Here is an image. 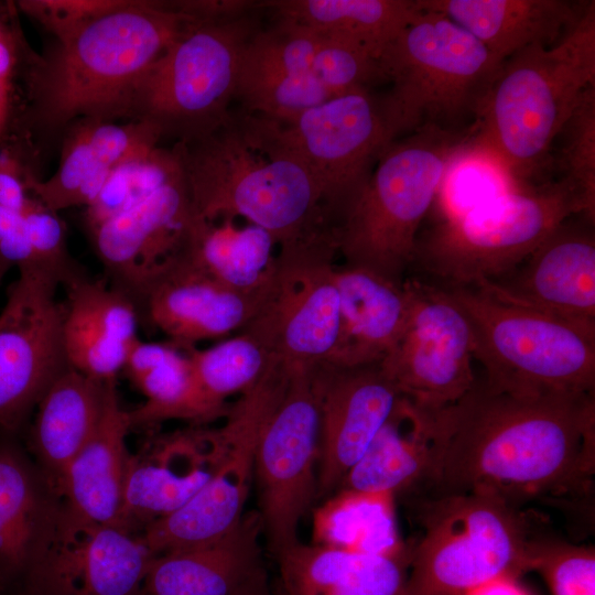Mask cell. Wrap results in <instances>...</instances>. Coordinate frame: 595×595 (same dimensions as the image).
<instances>
[{"label": "cell", "mask_w": 595, "mask_h": 595, "mask_svg": "<svg viewBox=\"0 0 595 595\" xmlns=\"http://www.w3.org/2000/svg\"><path fill=\"white\" fill-rule=\"evenodd\" d=\"M439 461L426 495L479 493L519 507L583 498L595 473V392H518L476 378L435 410Z\"/></svg>", "instance_id": "obj_1"}, {"label": "cell", "mask_w": 595, "mask_h": 595, "mask_svg": "<svg viewBox=\"0 0 595 595\" xmlns=\"http://www.w3.org/2000/svg\"><path fill=\"white\" fill-rule=\"evenodd\" d=\"M187 20L161 1L128 0L56 41L42 56L24 46L26 131L47 136L82 119L125 118L136 84Z\"/></svg>", "instance_id": "obj_2"}, {"label": "cell", "mask_w": 595, "mask_h": 595, "mask_svg": "<svg viewBox=\"0 0 595 595\" xmlns=\"http://www.w3.org/2000/svg\"><path fill=\"white\" fill-rule=\"evenodd\" d=\"M195 217H242L268 231L278 248L328 227L320 185L291 154L236 121L176 142Z\"/></svg>", "instance_id": "obj_3"}, {"label": "cell", "mask_w": 595, "mask_h": 595, "mask_svg": "<svg viewBox=\"0 0 595 595\" xmlns=\"http://www.w3.org/2000/svg\"><path fill=\"white\" fill-rule=\"evenodd\" d=\"M592 86L594 1L556 43L523 48L502 62L482 105L474 148L495 159L510 178H528Z\"/></svg>", "instance_id": "obj_4"}, {"label": "cell", "mask_w": 595, "mask_h": 595, "mask_svg": "<svg viewBox=\"0 0 595 595\" xmlns=\"http://www.w3.org/2000/svg\"><path fill=\"white\" fill-rule=\"evenodd\" d=\"M473 134L425 129L387 147L332 227L344 264L404 282L421 223Z\"/></svg>", "instance_id": "obj_5"}, {"label": "cell", "mask_w": 595, "mask_h": 595, "mask_svg": "<svg viewBox=\"0 0 595 595\" xmlns=\"http://www.w3.org/2000/svg\"><path fill=\"white\" fill-rule=\"evenodd\" d=\"M501 65L464 29L419 8L379 58L381 82L390 87L378 102L391 138L474 130Z\"/></svg>", "instance_id": "obj_6"}, {"label": "cell", "mask_w": 595, "mask_h": 595, "mask_svg": "<svg viewBox=\"0 0 595 595\" xmlns=\"http://www.w3.org/2000/svg\"><path fill=\"white\" fill-rule=\"evenodd\" d=\"M413 501L423 534L411 547L404 595H469L532 571L536 536L519 507L479 493Z\"/></svg>", "instance_id": "obj_7"}, {"label": "cell", "mask_w": 595, "mask_h": 595, "mask_svg": "<svg viewBox=\"0 0 595 595\" xmlns=\"http://www.w3.org/2000/svg\"><path fill=\"white\" fill-rule=\"evenodd\" d=\"M437 285L465 315L489 383L518 392H595V329L478 285Z\"/></svg>", "instance_id": "obj_8"}, {"label": "cell", "mask_w": 595, "mask_h": 595, "mask_svg": "<svg viewBox=\"0 0 595 595\" xmlns=\"http://www.w3.org/2000/svg\"><path fill=\"white\" fill-rule=\"evenodd\" d=\"M259 30L252 13L221 21L187 20L136 84L125 118L145 121L177 142L225 125L238 88L244 54Z\"/></svg>", "instance_id": "obj_9"}, {"label": "cell", "mask_w": 595, "mask_h": 595, "mask_svg": "<svg viewBox=\"0 0 595 595\" xmlns=\"http://www.w3.org/2000/svg\"><path fill=\"white\" fill-rule=\"evenodd\" d=\"M583 215L562 183L495 195L450 215L418 238L412 264L443 285H473L522 262L562 221Z\"/></svg>", "instance_id": "obj_10"}, {"label": "cell", "mask_w": 595, "mask_h": 595, "mask_svg": "<svg viewBox=\"0 0 595 595\" xmlns=\"http://www.w3.org/2000/svg\"><path fill=\"white\" fill-rule=\"evenodd\" d=\"M80 527L15 435L0 433V594L74 595L69 554Z\"/></svg>", "instance_id": "obj_11"}, {"label": "cell", "mask_w": 595, "mask_h": 595, "mask_svg": "<svg viewBox=\"0 0 595 595\" xmlns=\"http://www.w3.org/2000/svg\"><path fill=\"white\" fill-rule=\"evenodd\" d=\"M242 118L258 136L309 170L321 187L331 227L394 141L378 98L367 88L332 97L289 121L246 111Z\"/></svg>", "instance_id": "obj_12"}, {"label": "cell", "mask_w": 595, "mask_h": 595, "mask_svg": "<svg viewBox=\"0 0 595 595\" xmlns=\"http://www.w3.org/2000/svg\"><path fill=\"white\" fill-rule=\"evenodd\" d=\"M336 253L328 228L279 247L272 275L238 333L289 363H329L340 334Z\"/></svg>", "instance_id": "obj_13"}, {"label": "cell", "mask_w": 595, "mask_h": 595, "mask_svg": "<svg viewBox=\"0 0 595 595\" xmlns=\"http://www.w3.org/2000/svg\"><path fill=\"white\" fill-rule=\"evenodd\" d=\"M316 367L317 364H291L257 441L258 512L274 556L299 542L300 522L316 498L320 448Z\"/></svg>", "instance_id": "obj_14"}, {"label": "cell", "mask_w": 595, "mask_h": 595, "mask_svg": "<svg viewBox=\"0 0 595 595\" xmlns=\"http://www.w3.org/2000/svg\"><path fill=\"white\" fill-rule=\"evenodd\" d=\"M290 367V363L274 358L261 378L241 393L221 426L226 452L214 475L184 506L141 531L155 555L215 541L240 522L255 477L259 432Z\"/></svg>", "instance_id": "obj_15"}, {"label": "cell", "mask_w": 595, "mask_h": 595, "mask_svg": "<svg viewBox=\"0 0 595 595\" xmlns=\"http://www.w3.org/2000/svg\"><path fill=\"white\" fill-rule=\"evenodd\" d=\"M58 285L51 273L24 266L8 289L0 313V433L17 435L68 367Z\"/></svg>", "instance_id": "obj_16"}, {"label": "cell", "mask_w": 595, "mask_h": 595, "mask_svg": "<svg viewBox=\"0 0 595 595\" xmlns=\"http://www.w3.org/2000/svg\"><path fill=\"white\" fill-rule=\"evenodd\" d=\"M411 310L407 326L380 361L400 394L437 410L462 398L476 376L473 337L461 309L437 284L408 279Z\"/></svg>", "instance_id": "obj_17"}, {"label": "cell", "mask_w": 595, "mask_h": 595, "mask_svg": "<svg viewBox=\"0 0 595 595\" xmlns=\"http://www.w3.org/2000/svg\"><path fill=\"white\" fill-rule=\"evenodd\" d=\"M595 221H562L517 267L477 284L496 298L595 329Z\"/></svg>", "instance_id": "obj_18"}, {"label": "cell", "mask_w": 595, "mask_h": 595, "mask_svg": "<svg viewBox=\"0 0 595 595\" xmlns=\"http://www.w3.org/2000/svg\"><path fill=\"white\" fill-rule=\"evenodd\" d=\"M195 216L183 172L134 207L88 230L110 284L136 302L188 245Z\"/></svg>", "instance_id": "obj_19"}, {"label": "cell", "mask_w": 595, "mask_h": 595, "mask_svg": "<svg viewBox=\"0 0 595 595\" xmlns=\"http://www.w3.org/2000/svg\"><path fill=\"white\" fill-rule=\"evenodd\" d=\"M320 448L316 498L337 490L386 422L400 392L380 361L317 364Z\"/></svg>", "instance_id": "obj_20"}, {"label": "cell", "mask_w": 595, "mask_h": 595, "mask_svg": "<svg viewBox=\"0 0 595 595\" xmlns=\"http://www.w3.org/2000/svg\"><path fill=\"white\" fill-rule=\"evenodd\" d=\"M225 452L221 428L197 425L129 453L118 526L139 534L180 509L210 479Z\"/></svg>", "instance_id": "obj_21"}, {"label": "cell", "mask_w": 595, "mask_h": 595, "mask_svg": "<svg viewBox=\"0 0 595 595\" xmlns=\"http://www.w3.org/2000/svg\"><path fill=\"white\" fill-rule=\"evenodd\" d=\"M134 304L140 323L185 349L201 340L240 332L256 299L217 281L185 249L149 282Z\"/></svg>", "instance_id": "obj_22"}, {"label": "cell", "mask_w": 595, "mask_h": 595, "mask_svg": "<svg viewBox=\"0 0 595 595\" xmlns=\"http://www.w3.org/2000/svg\"><path fill=\"white\" fill-rule=\"evenodd\" d=\"M65 288L62 337L68 366L102 382L116 380L140 339L134 302L109 282L87 275Z\"/></svg>", "instance_id": "obj_23"}, {"label": "cell", "mask_w": 595, "mask_h": 595, "mask_svg": "<svg viewBox=\"0 0 595 595\" xmlns=\"http://www.w3.org/2000/svg\"><path fill=\"white\" fill-rule=\"evenodd\" d=\"M153 129L142 121L116 125L82 119L64 138L57 171L46 181L26 176L31 196L50 209L84 206L97 197L111 170L123 160L154 145Z\"/></svg>", "instance_id": "obj_24"}, {"label": "cell", "mask_w": 595, "mask_h": 595, "mask_svg": "<svg viewBox=\"0 0 595 595\" xmlns=\"http://www.w3.org/2000/svg\"><path fill=\"white\" fill-rule=\"evenodd\" d=\"M439 461L435 410L400 396L363 457L339 488L374 493L419 490L423 494Z\"/></svg>", "instance_id": "obj_25"}, {"label": "cell", "mask_w": 595, "mask_h": 595, "mask_svg": "<svg viewBox=\"0 0 595 595\" xmlns=\"http://www.w3.org/2000/svg\"><path fill=\"white\" fill-rule=\"evenodd\" d=\"M261 533L259 512L249 511L215 541L155 555L142 595H232L263 565Z\"/></svg>", "instance_id": "obj_26"}, {"label": "cell", "mask_w": 595, "mask_h": 595, "mask_svg": "<svg viewBox=\"0 0 595 595\" xmlns=\"http://www.w3.org/2000/svg\"><path fill=\"white\" fill-rule=\"evenodd\" d=\"M130 430L116 380H110L99 422L68 464L60 485L78 524H118L129 456L126 437Z\"/></svg>", "instance_id": "obj_27"}, {"label": "cell", "mask_w": 595, "mask_h": 595, "mask_svg": "<svg viewBox=\"0 0 595 595\" xmlns=\"http://www.w3.org/2000/svg\"><path fill=\"white\" fill-rule=\"evenodd\" d=\"M340 334L329 364L381 361L401 337L411 310L408 279L396 283L369 270L335 266Z\"/></svg>", "instance_id": "obj_28"}, {"label": "cell", "mask_w": 595, "mask_h": 595, "mask_svg": "<svg viewBox=\"0 0 595 595\" xmlns=\"http://www.w3.org/2000/svg\"><path fill=\"white\" fill-rule=\"evenodd\" d=\"M416 4L447 18L502 62L523 48L556 43L586 6L566 0H416Z\"/></svg>", "instance_id": "obj_29"}, {"label": "cell", "mask_w": 595, "mask_h": 595, "mask_svg": "<svg viewBox=\"0 0 595 595\" xmlns=\"http://www.w3.org/2000/svg\"><path fill=\"white\" fill-rule=\"evenodd\" d=\"M410 556L368 555L299 541L275 559L283 595H404Z\"/></svg>", "instance_id": "obj_30"}, {"label": "cell", "mask_w": 595, "mask_h": 595, "mask_svg": "<svg viewBox=\"0 0 595 595\" xmlns=\"http://www.w3.org/2000/svg\"><path fill=\"white\" fill-rule=\"evenodd\" d=\"M107 382L68 366L52 382L34 410L29 431L32 458L58 488L68 464L99 422Z\"/></svg>", "instance_id": "obj_31"}, {"label": "cell", "mask_w": 595, "mask_h": 595, "mask_svg": "<svg viewBox=\"0 0 595 595\" xmlns=\"http://www.w3.org/2000/svg\"><path fill=\"white\" fill-rule=\"evenodd\" d=\"M122 371L145 397L142 404L128 411L131 429L171 419L202 424L229 411L205 396L187 353L172 343L139 339L131 347Z\"/></svg>", "instance_id": "obj_32"}, {"label": "cell", "mask_w": 595, "mask_h": 595, "mask_svg": "<svg viewBox=\"0 0 595 595\" xmlns=\"http://www.w3.org/2000/svg\"><path fill=\"white\" fill-rule=\"evenodd\" d=\"M396 496L339 488L313 513V543L387 558H409L399 533Z\"/></svg>", "instance_id": "obj_33"}, {"label": "cell", "mask_w": 595, "mask_h": 595, "mask_svg": "<svg viewBox=\"0 0 595 595\" xmlns=\"http://www.w3.org/2000/svg\"><path fill=\"white\" fill-rule=\"evenodd\" d=\"M277 244L264 229L235 225V218L195 217L186 248L190 257L227 288L259 296L272 275Z\"/></svg>", "instance_id": "obj_34"}, {"label": "cell", "mask_w": 595, "mask_h": 595, "mask_svg": "<svg viewBox=\"0 0 595 595\" xmlns=\"http://www.w3.org/2000/svg\"><path fill=\"white\" fill-rule=\"evenodd\" d=\"M155 554L118 524L82 526L71 551L74 595H142Z\"/></svg>", "instance_id": "obj_35"}, {"label": "cell", "mask_w": 595, "mask_h": 595, "mask_svg": "<svg viewBox=\"0 0 595 595\" xmlns=\"http://www.w3.org/2000/svg\"><path fill=\"white\" fill-rule=\"evenodd\" d=\"M260 8L275 20L353 40L379 56L419 11L415 0H275L260 1Z\"/></svg>", "instance_id": "obj_36"}, {"label": "cell", "mask_w": 595, "mask_h": 595, "mask_svg": "<svg viewBox=\"0 0 595 595\" xmlns=\"http://www.w3.org/2000/svg\"><path fill=\"white\" fill-rule=\"evenodd\" d=\"M180 175L182 166L174 147L169 150L155 145L123 160L85 207L87 231L140 204Z\"/></svg>", "instance_id": "obj_37"}, {"label": "cell", "mask_w": 595, "mask_h": 595, "mask_svg": "<svg viewBox=\"0 0 595 595\" xmlns=\"http://www.w3.org/2000/svg\"><path fill=\"white\" fill-rule=\"evenodd\" d=\"M191 360L196 381L205 396L217 407L228 410L226 399L242 393L269 368L273 357L261 344L245 333L216 345L184 349Z\"/></svg>", "instance_id": "obj_38"}, {"label": "cell", "mask_w": 595, "mask_h": 595, "mask_svg": "<svg viewBox=\"0 0 595 595\" xmlns=\"http://www.w3.org/2000/svg\"><path fill=\"white\" fill-rule=\"evenodd\" d=\"M236 97L246 112L289 121L333 96L309 72L240 73Z\"/></svg>", "instance_id": "obj_39"}, {"label": "cell", "mask_w": 595, "mask_h": 595, "mask_svg": "<svg viewBox=\"0 0 595 595\" xmlns=\"http://www.w3.org/2000/svg\"><path fill=\"white\" fill-rule=\"evenodd\" d=\"M560 133L562 182L575 196L583 215L595 221V86L587 88Z\"/></svg>", "instance_id": "obj_40"}, {"label": "cell", "mask_w": 595, "mask_h": 595, "mask_svg": "<svg viewBox=\"0 0 595 595\" xmlns=\"http://www.w3.org/2000/svg\"><path fill=\"white\" fill-rule=\"evenodd\" d=\"M324 34L304 25L277 20L259 29L248 42L241 73H309Z\"/></svg>", "instance_id": "obj_41"}, {"label": "cell", "mask_w": 595, "mask_h": 595, "mask_svg": "<svg viewBox=\"0 0 595 595\" xmlns=\"http://www.w3.org/2000/svg\"><path fill=\"white\" fill-rule=\"evenodd\" d=\"M379 58L358 42L324 34L310 73L335 97L381 82Z\"/></svg>", "instance_id": "obj_42"}, {"label": "cell", "mask_w": 595, "mask_h": 595, "mask_svg": "<svg viewBox=\"0 0 595 595\" xmlns=\"http://www.w3.org/2000/svg\"><path fill=\"white\" fill-rule=\"evenodd\" d=\"M532 571L543 576L552 595H595L594 547L536 536Z\"/></svg>", "instance_id": "obj_43"}, {"label": "cell", "mask_w": 595, "mask_h": 595, "mask_svg": "<svg viewBox=\"0 0 595 595\" xmlns=\"http://www.w3.org/2000/svg\"><path fill=\"white\" fill-rule=\"evenodd\" d=\"M22 217L33 255L30 266L51 273L64 286L86 275L67 251L65 226L57 212L33 197Z\"/></svg>", "instance_id": "obj_44"}, {"label": "cell", "mask_w": 595, "mask_h": 595, "mask_svg": "<svg viewBox=\"0 0 595 595\" xmlns=\"http://www.w3.org/2000/svg\"><path fill=\"white\" fill-rule=\"evenodd\" d=\"M128 0H21L15 8L36 21L56 41L64 40L88 22L110 13Z\"/></svg>", "instance_id": "obj_45"}, {"label": "cell", "mask_w": 595, "mask_h": 595, "mask_svg": "<svg viewBox=\"0 0 595 595\" xmlns=\"http://www.w3.org/2000/svg\"><path fill=\"white\" fill-rule=\"evenodd\" d=\"M30 170L19 154L10 148L0 152V206L17 214H23L33 197L26 186Z\"/></svg>", "instance_id": "obj_46"}, {"label": "cell", "mask_w": 595, "mask_h": 595, "mask_svg": "<svg viewBox=\"0 0 595 595\" xmlns=\"http://www.w3.org/2000/svg\"><path fill=\"white\" fill-rule=\"evenodd\" d=\"M161 3L167 10L193 21L230 20L260 9V1L251 0H178Z\"/></svg>", "instance_id": "obj_47"}, {"label": "cell", "mask_w": 595, "mask_h": 595, "mask_svg": "<svg viewBox=\"0 0 595 595\" xmlns=\"http://www.w3.org/2000/svg\"><path fill=\"white\" fill-rule=\"evenodd\" d=\"M33 255L22 215L10 231L0 239V284L7 272L32 263Z\"/></svg>", "instance_id": "obj_48"}, {"label": "cell", "mask_w": 595, "mask_h": 595, "mask_svg": "<svg viewBox=\"0 0 595 595\" xmlns=\"http://www.w3.org/2000/svg\"><path fill=\"white\" fill-rule=\"evenodd\" d=\"M25 44L20 30L0 40V93L11 95L12 78L19 69Z\"/></svg>", "instance_id": "obj_49"}, {"label": "cell", "mask_w": 595, "mask_h": 595, "mask_svg": "<svg viewBox=\"0 0 595 595\" xmlns=\"http://www.w3.org/2000/svg\"><path fill=\"white\" fill-rule=\"evenodd\" d=\"M232 595H272L263 565L253 572Z\"/></svg>", "instance_id": "obj_50"}, {"label": "cell", "mask_w": 595, "mask_h": 595, "mask_svg": "<svg viewBox=\"0 0 595 595\" xmlns=\"http://www.w3.org/2000/svg\"><path fill=\"white\" fill-rule=\"evenodd\" d=\"M469 595H528L515 583V578H500L488 583Z\"/></svg>", "instance_id": "obj_51"}, {"label": "cell", "mask_w": 595, "mask_h": 595, "mask_svg": "<svg viewBox=\"0 0 595 595\" xmlns=\"http://www.w3.org/2000/svg\"><path fill=\"white\" fill-rule=\"evenodd\" d=\"M14 4L11 2H0V40L19 29L13 14Z\"/></svg>", "instance_id": "obj_52"}, {"label": "cell", "mask_w": 595, "mask_h": 595, "mask_svg": "<svg viewBox=\"0 0 595 595\" xmlns=\"http://www.w3.org/2000/svg\"><path fill=\"white\" fill-rule=\"evenodd\" d=\"M10 119V95L0 93V140L4 136Z\"/></svg>", "instance_id": "obj_53"}]
</instances>
